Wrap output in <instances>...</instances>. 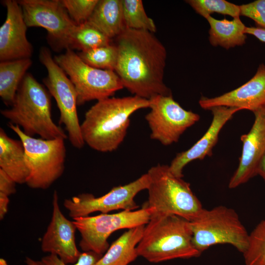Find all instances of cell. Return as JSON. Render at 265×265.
Instances as JSON below:
<instances>
[{
	"label": "cell",
	"instance_id": "obj_1",
	"mask_svg": "<svg viewBox=\"0 0 265 265\" xmlns=\"http://www.w3.org/2000/svg\"><path fill=\"white\" fill-rule=\"evenodd\" d=\"M115 45L118 56L114 71L124 87L148 100L172 95L163 82L166 51L154 33L125 28L116 37Z\"/></svg>",
	"mask_w": 265,
	"mask_h": 265
},
{
	"label": "cell",
	"instance_id": "obj_2",
	"mask_svg": "<svg viewBox=\"0 0 265 265\" xmlns=\"http://www.w3.org/2000/svg\"><path fill=\"white\" fill-rule=\"evenodd\" d=\"M150 100L137 96L109 97L98 101L85 113L80 124L85 144L100 152L117 149L124 140L131 116L149 108Z\"/></svg>",
	"mask_w": 265,
	"mask_h": 265
},
{
	"label": "cell",
	"instance_id": "obj_3",
	"mask_svg": "<svg viewBox=\"0 0 265 265\" xmlns=\"http://www.w3.org/2000/svg\"><path fill=\"white\" fill-rule=\"evenodd\" d=\"M138 256L158 263L201 255L192 242L190 222L181 216L153 212L136 247Z\"/></svg>",
	"mask_w": 265,
	"mask_h": 265
},
{
	"label": "cell",
	"instance_id": "obj_4",
	"mask_svg": "<svg viewBox=\"0 0 265 265\" xmlns=\"http://www.w3.org/2000/svg\"><path fill=\"white\" fill-rule=\"evenodd\" d=\"M0 113L27 135H38L44 139L68 138L52 119L48 92L29 73L22 81L11 108L1 110Z\"/></svg>",
	"mask_w": 265,
	"mask_h": 265
},
{
	"label": "cell",
	"instance_id": "obj_5",
	"mask_svg": "<svg viewBox=\"0 0 265 265\" xmlns=\"http://www.w3.org/2000/svg\"><path fill=\"white\" fill-rule=\"evenodd\" d=\"M147 173L150 183L148 200L144 205L154 212L178 215L189 221L202 212L204 208L190 184L174 175L169 165L158 164Z\"/></svg>",
	"mask_w": 265,
	"mask_h": 265
},
{
	"label": "cell",
	"instance_id": "obj_6",
	"mask_svg": "<svg viewBox=\"0 0 265 265\" xmlns=\"http://www.w3.org/2000/svg\"><path fill=\"white\" fill-rule=\"evenodd\" d=\"M190 222L193 245L201 254L220 244L231 245L242 254L247 249L249 234L232 208L222 205L210 210L204 208Z\"/></svg>",
	"mask_w": 265,
	"mask_h": 265
},
{
	"label": "cell",
	"instance_id": "obj_7",
	"mask_svg": "<svg viewBox=\"0 0 265 265\" xmlns=\"http://www.w3.org/2000/svg\"><path fill=\"white\" fill-rule=\"evenodd\" d=\"M9 127L17 134L24 147L29 171L26 184L33 189L48 188L64 172L65 139L36 138L24 133L18 126L9 123Z\"/></svg>",
	"mask_w": 265,
	"mask_h": 265
},
{
	"label": "cell",
	"instance_id": "obj_8",
	"mask_svg": "<svg viewBox=\"0 0 265 265\" xmlns=\"http://www.w3.org/2000/svg\"><path fill=\"white\" fill-rule=\"evenodd\" d=\"M53 58L74 85L78 106L92 100L98 101L111 97L124 88L115 71L88 65L71 49H66L65 53Z\"/></svg>",
	"mask_w": 265,
	"mask_h": 265
},
{
	"label": "cell",
	"instance_id": "obj_9",
	"mask_svg": "<svg viewBox=\"0 0 265 265\" xmlns=\"http://www.w3.org/2000/svg\"><path fill=\"white\" fill-rule=\"evenodd\" d=\"M153 212L154 209L144 205L136 211H123L73 218L81 236L80 246L83 252L103 255L109 247L107 239L112 233L120 229L146 225Z\"/></svg>",
	"mask_w": 265,
	"mask_h": 265
},
{
	"label": "cell",
	"instance_id": "obj_10",
	"mask_svg": "<svg viewBox=\"0 0 265 265\" xmlns=\"http://www.w3.org/2000/svg\"><path fill=\"white\" fill-rule=\"evenodd\" d=\"M39 59L46 68L48 75L43 82L54 98L59 109V123L63 124L71 144L77 149L84 145L77 112V94L74 85L56 63L49 49H41Z\"/></svg>",
	"mask_w": 265,
	"mask_h": 265
},
{
	"label": "cell",
	"instance_id": "obj_11",
	"mask_svg": "<svg viewBox=\"0 0 265 265\" xmlns=\"http://www.w3.org/2000/svg\"><path fill=\"white\" fill-rule=\"evenodd\" d=\"M149 100L150 110L145 119L151 130L150 137L163 145L178 142L186 130L200 118L199 114L182 107L172 95H158Z\"/></svg>",
	"mask_w": 265,
	"mask_h": 265
},
{
	"label": "cell",
	"instance_id": "obj_12",
	"mask_svg": "<svg viewBox=\"0 0 265 265\" xmlns=\"http://www.w3.org/2000/svg\"><path fill=\"white\" fill-rule=\"evenodd\" d=\"M149 183L146 173L130 183L113 187L100 197L82 193L65 199L63 205L73 219L96 212L107 213L118 210L133 211L138 207L134 201L135 196L141 191L147 189Z\"/></svg>",
	"mask_w": 265,
	"mask_h": 265
},
{
	"label": "cell",
	"instance_id": "obj_13",
	"mask_svg": "<svg viewBox=\"0 0 265 265\" xmlns=\"http://www.w3.org/2000/svg\"><path fill=\"white\" fill-rule=\"evenodd\" d=\"M27 27L46 29L59 46L67 49L77 24L71 18L61 0H17Z\"/></svg>",
	"mask_w": 265,
	"mask_h": 265
},
{
	"label": "cell",
	"instance_id": "obj_14",
	"mask_svg": "<svg viewBox=\"0 0 265 265\" xmlns=\"http://www.w3.org/2000/svg\"><path fill=\"white\" fill-rule=\"evenodd\" d=\"M51 220L42 239L41 248L45 253L55 254L68 264L77 262L81 253L77 247L73 221L68 219L62 212L57 192L53 197Z\"/></svg>",
	"mask_w": 265,
	"mask_h": 265
},
{
	"label": "cell",
	"instance_id": "obj_15",
	"mask_svg": "<svg viewBox=\"0 0 265 265\" xmlns=\"http://www.w3.org/2000/svg\"><path fill=\"white\" fill-rule=\"evenodd\" d=\"M253 113L255 119L250 130L240 137L242 151L238 167L229 183L231 189L258 175L259 164L265 154V107Z\"/></svg>",
	"mask_w": 265,
	"mask_h": 265
},
{
	"label": "cell",
	"instance_id": "obj_16",
	"mask_svg": "<svg viewBox=\"0 0 265 265\" xmlns=\"http://www.w3.org/2000/svg\"><path fill=\"white\" fill-rule=\"evenodd\" d=\"M6 17L0 28V60L30 58L33 48L26 37L27 26L17 0L4 1Z\"/></svg>",
	"mask_w": 265,
	"mask_h": 265
},
{
	"label": "cell",
	"instance_id": "obj_17",
	"mask_svg": "<svg viewBox=\"0 0 265 265\" xmlns=\"http://www.w3.org/2000/svg\"><path fill=\"white\" fill-rule=\"evenodd\" d=\"M199 104L203 109L207 110L216 106H226L253 112L265 107V65L260 64L254 76L240 86L218 96H202Z\"/></svg>",
	"mask_w": 265,
	"mask_h": 265
},
{
	"label": "cell",
	"instance_id": "obj_18",
	"mask_svg": "<svg viewBox=\"0 0 265 265\" xmlns=\"http://www.w3.org/2000/svg\"><path fill=\"white\" fill-rule=\"evenodd\" d=\"M210 110L212 112V119L206 132L189 149L178 153L169 165L170 171L175 176L183 178V169L187 164L212 156V149L217 143L221 130L233 116L241 110L235 107L216 106Z\"/></svg>",
	"mask_w": 265,
	"mask_h": 265
},
{
	"label": "cell",
	"instance_id": "obj_19",
	"mask_svg": "<svg viewBox=\"0 0 265 265\" xmlns=\"http://www.w3.org/2000/svg\"><path fill=\"white\" fill-rule=\"evenodd\" d=\"M0 169L17 184H26L29 175L22 141L9 137L0 129Z\"/></svg>",
	"mask_w": 265,
	"mask_h": 265
},
{
	"label": "cell",
	"instance_id": "obj_20",
	"mask_svg": "<svg viewBox=\"0 0 265 265\" xmlns=\"http://www.w3.org/2000/svg\"><path fill=\"white\" fill-rule=\"evenodd\" d=\"M145 225L124 232L111 244L95 265H128L134 261L138 257L136 247L142 237Z\"/></svg>",
	"mask_w": 265,
	"mask_h": 265
},
{
	"label": "cell",
	"instance_id": "obj_21",
	"mask_svg": "<svg viewBox=\"0 0 265 265\" xmlns=\"http://www.w3.org/2000/svg\"><path fill=\"white\" fill-rule=\"evenodd\" d=\"M87 22L109 39L116 38L125 28L122 0H99Z\"/></svg>",
	"mask_w": 265,
	"mask_h": 265
},
{
	"label": "cell",
	"instance_id": "obj_22",
	"mask_svg": "<svg viewBox=\"0 0 265 265\" xmlns=\"http://www.w3.org/2000/svg\"><path fill=\"white\" fill-rule=\"evenodd\" d=\"M206 20L210 26L209 40L212 46H220L228 50L245 44L246 26L239 17L232 20H217L210 16Z\"/></svg>",
	"mask_w": 265,
	"mask_h": 265
},
{
	"label": "cell",
	"instance_id": "obj_23",
	"mask_svg": "<svg viewBox=\"0 0 265 265\" xmlns=\"http://www.w3.org/2000/svg\"><path fill=\"white\" fill-rule=\"evenodd\" d=\"M32 64L30 58L0 62V96L6 105L11 106L19 86Z\"/></svg>",
	"mask_w": 265,
	"mask_h": 265
},
{
	"label": "cell",
	"instance_id": "obj_24",
	"mask_svg": "<svg viewBox=\"0 0 265 265\" xmlns=\"http://www.w3.org/2000/svg\"><path fill=\"white\" fill-rule=\"evenodd\" d=\"M111 39L87 21L77 25L69 39L67 49L80 52L110 44Z\"/></svg>",
	"mask_w": 265,
	"mask_h": 265
},
{
	"label": "cell",
	"instance_id": "obj_25",
	"mask_svg": "<svg viewBox=\"0 0 265 265\" xmlns=\"http://www.w3.org/2000/svg\"><path fill=\"white\" fill-rule=\"evenodd\" d=\"M123 21L125 28L148 31L157 30L154 21L149 17L141 0H122Z\"/></svg>",
	"mask_w": 265,
	"mask_h": 265
},
{
	"label": "cell",
	"instance_id": "obj_26",
	"mask_svg": "<svg viewBox=\"0 0 265 265\" xmlns=\"http://www.w3.org/2000/svg\"><path fill=\"white\" fill-rule=\"evenodd\" d=\"M80 59L88 65L97 69L115 71L118 56L114 45L96 48L77 53Z\"/></svg>",
	"mask_w": 265,
	"mask_h": 265
},
{
	"label": "cell",
	"instance_id": "obj_27",
	"mask_svg": "<svg viewBox=\"0 0 265 265\" xmlns=\"http://www.w3.org/2000/svg\"><path fill=\"white\" fill-rule=\"evenodd\" d=\"M243 255L245 265H265V219L249 234L248 244Z\"/></svg>",
	"mask_w": 265,
	"mask_h": 265
},
{
	"label": "cell",
	"instance_id": "obj_28",
	"mask_svg": "<svg viewBox=\"0 0 265 265\" xmlns=\"http://www.w3.org/2000/svg\"><path fill=\"white\" fill-rule=\"evenodd\" d=\"M186 2L198 14L207 19L213 13L240 17L239 5L225 0H187Z\"/></svg>",
	"mask_w": 265,
	"mask_h": 265
},
{
	"label": "cell",
	"instance_id": "obj_29",
	"mask_svg": "<svg viewBox=\"0 0 265 265\" xmlns=\"http://www.w3.org/2000/svg\"><path fill=\"white\" fill-rule=\"evenodd\" d=\"M99 0H61L71 18L79 25L87 22Z\"/></svg>",
	"mask_w": 265,
	"mask_h": 265
},
{
	"label": "cell",
	"instance_id": "obj_30",
	"mask_svg": "<svg viewBox=\"0 0 265 265\" xmlns=\"http://www.w3.org/2000/svg\"><path fill=\"white\" fill-rule=\"evenodd\" d=\"M102 256L92 252H83L77 262L74 264H68L57 255L49 254L37 260L26 257L25 262L26 265H95Z\"/></svg>",
	"mask_w": 265,
	"mask_h": 265
},
{
	"label": "cell",
	"instance_id": "obj_31",
	"mask_svg": "<svg viewBox=\"0 0 265 265\" xmlns=\"http://www.w3.org/2000/svg\"><path fill=\"white\" fill-rule=\"evenodd\" d=\"M239 7L240 16L251 19L257 27L265 29V0H257Z\"/></svg>",
	"mask_w": 265,
	"mask_h": 265
},
{
	"label": "cell",
	"instance_id": "obj_32",
	"mask_svg": "<svg viewBox=\"0 0 265 265\" xmlns=\"http://www.w3.org/2000/svg\"><path fill=\"white\" fill-rule=\"evenodd\" d=\"M17 184L8 174L0 169V192L9 196L16 192Z\"/></svg>",
	"mask_w": 265,
	"mask_h": 265
},
{
	"label": "cell",
	"instance_id": "obj_33",
	"mask_svg": "<svg viewBox=\"0 0 265 265\" xmlns=\"http://www.w3.org/2000/svg\"><path fill=\"white\" fill-rule=\"evenodd\" d=\"M245 33L252 35L261 41L265 43V29L264 28L257 26H246Z\"/></svg>",
	"mask_w": 265,
	"mask_h": 265
},
{
	"label": "cell",
	"instance_id": "obj_34",
	"mask_svg": "<svg viewBox=\"0 0 265 265\" xmlns=\"http://www.w3.org/2000/svg\"><path fill=\"white\" fill-rule=\"evenodd\" d=\"M9 203L8 196L0 192V219L2 220L8 211Z\"/></svg>",
	"mask_w": 265,
	"mask_h": 265
},
{
	"label": "cell",
	"instance_id": "obj_35",
	"mask_svg": "<svg viewBox=\"0 0 265 265\" xmlns=\"http://www.w3.org/2000/svg\"><path fill=\"white\" fill-rule=\"evenodd\" d=\"M257 175L261 176L265 182V154L259 164Z\"/></svg>",
	"mask_w": 265,
	"mask_h": 265
},
{
	"label": "cell",
	"instance_id": "obj_36",
	"mask_svg": "<svg viewBox=\"0 0 265 265\" xmlns=\"http://www.w3.org/2000/svg\"><path fill=\"white\" fill-rule=\"evenodd\" d=\"M0 265H8L7 262L3 258L0 259Z\"/></svg>",
	"mask_w": 265,
	"mask_h": 265
}]
</instances>
